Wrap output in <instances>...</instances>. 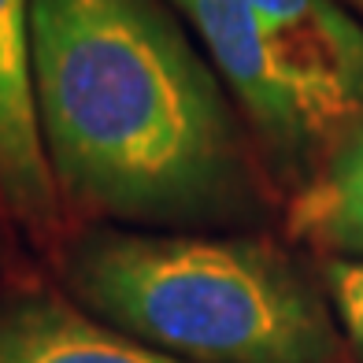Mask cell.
<instances>
[{"label":"cell","mask_w":363,"mask_h":363,"mask_svg":"<svg viewBox=\"0 0 363 363\" xmlns=\"http://www.w3.org/2000/svg\"><path fill=\"white\" fill-rule=\"evenodd\" d=\"M30 45L60 196L148 226L249 216L245 119L171 0H30Z\"/></svg>","instance_id":"obj_1"},{"label":"cell","mask_w":363,"mask_h":363,"mask_svg":"<svg viewBox=\"0 0 363 363\" xmlns=\"http://www.w3.org/2000/svg\"><path fill=\"white\" fill-rule=\"evenodd\" d=\"M67 282L101 323L186 363H345L330 296L267 241L93 230Z\"/></svg>","instance_id":"obj_2"},{"label":"cell","mask_w":363,"mask_h":363,"mask_svg":"<svg viewBox=\"0 0 363 363\" xmlns=\"http://www.w3.org/2000/svg\"><path fill=\"white\" fill-rule=\"evenodd\" d=\"M171 8L201 41L271 167L304 186L356 123L289 60L249 0H171Z\"/></svg>","instance_id":"obj_3"},{"label":"cell","mask_w":363,"mask_h":363,"mask_svg":"<svg viewBox=\"0 0 363 363\" xmlns=\"http://www.w3.org/2000/svg\"><path fill=\"white\" fill-rule=\"evenodd\" d=\"M0 196L26 226L56 223L60 189L34 104L30 0H0Z\"/></svg>","instance_id":"obj_4"},{"label":"cell","mask_w":363,"mask_h":363,"mask_svg":"<svg viewBox=\"0 0 363 363\" xmlns=\"http://www.w3.org/2000/svg\"><path fill=\"white\" fill-rule=\"evenodd\" d=\"M0 363H186L45 293L0 304Z\"/></svg>","instance_id":"obj_5"},{"label":"cell","mask_w":363,"mask_h":363,"mask_svg":"<svg viewBox=\"0 0 363 363\" xmlns=\"http://www.w3.org/2000/svg\"><path fill=\"white\" fill-rule=\"evenodd\" d=\"M289 234L330 259H363V119L289 201Z\"/></svg>","instance_id":"obj_6"},{"label":"cell","mask_w":363,"mask_h":363,"mask_svg":"<svg viewBox=\"0 0 363 363\" xmlns=\"http://www.w3.org/2000/svg\"><path fill=\"white\" fill-rule=\"evenodd\" d=\"M323 282L345 337L363 352V259H330Z\"/></svg>","instance_id":"obj_7"},{"label":"cell","mask_w":363,"mask_h":363,"mask_svg":"<svg viewBox=\"0 0 363 363\" xmlns=\"http://www.w3.org/2000/svg\"><path fill=\"white\" fill-rule=\"evenodd\" d=\"M341 4H345V8H352L359 19H363V0H341Z\"/></svg>","instance_id":"obj_8"}]
</instances>
